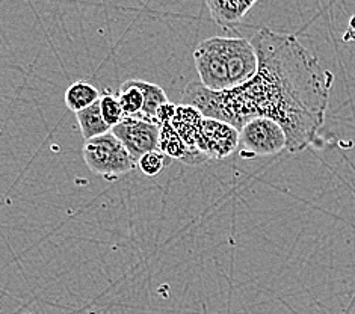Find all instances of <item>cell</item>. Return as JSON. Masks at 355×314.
<instances>
[{"label":"cell","mask_w":355,"mask_h":314,"mask_svg":"<svg viewBox=\"0 0 355 314\" xmlns=\"http://www.w3.org/2000/svg\"><path fill=\"white\" fill-rule=\"evenodd\" d=\"M101 114H103V118L106 124L114 129L115 125L120 124L124 120V110L121 106V101L118 98V96L111 94V92H106V94L101 96Z\"/></svg>","instance_id":"13"},{"label":"cell","mask_w":355,"mask_h":314,"mask_svg":"<svg viewBox=\"0 0 355 314\" xmlns=\"http://www.w3.org/2000/svg\"><path fill=\"white\" fill-rule=\"evenodd\" d=\"M202 120H205V115H202L197 107L189 106V105H177L175 114L171 120L173 127L175 129V132L179 133V137L183 139L184 146L191 151L198 152V155H202V152L196 150L193 142H196V134L198 132V127Z\"/></svg>","instance_id":"9"},{"label":"cell","mask_w":355,"mask_h":314,"mask_svg":"<svg viewBox=\"0 0 355 314\" xmlns=\"http://www.w3.org/2000/svg\"><path fill=\"white\" fill-rule=\"evenodd\" d=\"M250 41L259 58L254 79L225 92L191 82L183 91V105L239 132L254 118H270L283 127L287 151L306 150L325 121L333 76L291 33L261 28Z\"/></svg>","instance_id":"1"},{"label":"cell","mask_w":355,"mask_h":314,"mask_svg":"<svg viewBox=\"0 0 355 314\" xmlns=\"http://www.w3.org/2000/svg\"><path fill=\"white\" fill-rule=\"evenodd\" d=\"M177 105L168 103L160 107L157 114V120L160 124V146L159 150L166 155L170 159L182 160V162L188 165H201L207 162V157L198 155V152L191 151L188 147L184 146L183 139L179 137V133L171 124L173 116L175 114Z\"/></svg>","instance_id":"7"},{"label":"cell","mask_w":355,"mask_h":314,"mask_svg":"<svg viewBox=\"0 0 355 314\" xmlns=\"http://www.w3.org/2000/svg\"><path fill=\"white\" fill-rule=\"evenodd\" d=\"M239 133V152L243 157L275 156L287 147L283 127L270 118H254Z\"/></svg>","instance_id":"4"},{"label":"cell","mask_w":355,"mask_h":314,"mask_svg":"<svg viewBox=\"0 0 355 314\" xmlns=\"http://www.w3.org/2000/svg\"><path fill=\"white\" fill-rule=\"evenodd\" d=\"M101 98L98 89L88 82H74L65 92V105L71 112H80V110L92 106Z\"/></svg>","instance_id":"12"},{"label":"cell","mask_w":355,"mask_h":314,"mask_svg":"<svg viewBox=\"0 0 355 314\" xmlns=\"http://www.w3.org/2000/svg\"><path fill=\"white\" fill-rule=\"evenodd\" d=\"M239 130L224 121L207 118L201 121L193 147L209 160H223L239 150Z\"/></svg>","instance_id":"5"},{"label":"cell","mask_w":355,"mask_h":314,"mask_svg":"<svg viewBox=\"0 0 355 314\" xmlns=\"http://www.w3.org/2000/svg\"><path fill=\"white\" fill-rule=\"evenodd\" d=\"M170 162H171L170 157L164 155L160 150H156V151L147 152L146 156H142L139 159L138 166L142 174H146L147 177H156L162 173L168 165H170Z\"/></svg>","instance_id":"14"},{"label":"cell","mask_w":355,"mask_h":314,"mask_svg":"<svg viewBox=\"0 0 355 314\" xmlns=\"http://www.w3.org/2000/svg\"><path fill=\"white\" fill-rule=\"evenodd\" d=\"M200 83L209 91L225 92L243 87L259 71V58L251 41L212 37L193 50Z\"/></svg>","instance_id":"2"},{"label":"cell","mask_w":355,"mask_h":314,"mask_svg":"<svg viewBox=\"0 0 355 314\" xmlns=\"http://www.w3.org/2000/svg\"><path fill=\"white\" fill-rule=\"evenodd\" d=\"M82 152L89 171L107 182H114L138 166L137 160L112 132L87 141Z\"/></svg>","instance_id":"3"},{"label":"cell","mask_w":355,"mask_h":314,"mask_svg":"<svg viewBox=\"0 0 355 314\" xmlns=\"http://www.w3.org/2000/svg\"><path fill=\"white\" fill-rule=\"evenodd\" d=\"M256 0H206V6L219 28L232 30L250 12Z\"/></svg>","instance_id":"8"},{"label":"cell","mask_w":355,"mask_h":314,"mask_svg":"<svg viewBox=\"0 0 355 314\" xmlns=\"http://www.w3.org/2000/svg\"><path fill=\"white\" fill-rule=\"evenodd\" d=\"M112 133L123 142V146L139 162L147 152L159 150L160 146V124L138 120V118H124L115 125Z\"/></svg>","instance_id":"6"},{"label":"cell","mask_w":355,"mask_h":314,"mask_svg":"<svg viewBox=\"0 0 355 314\" xmlns=\"http://www.w3.org/2000/svg\"><path fill=\"white\" fill-rule=\"evenodd\" d=\"M118 98L121 101L124 116L138 118L139 120L144 105H146V96H144L141 80L132 79L124 82L120 87V91H118Z\"/></svg>","instance_id":"11"},{"label":"cell","mask_w":355,"mask_h":314,"mask_svg":"<svg viewBox=\"0 0 355 314\" xmlns=\"http://www.w3.org/2000/svg\"><path fill=\"white\" fill-rule=\"evenodd\" d=\"M78 118V124L82 133V138L85 141H91L94 138L101 137V134H106L112 132L111 127H109L105 121L103 114H101V101H96L94 105L80 110V112L76 114Z\"/></svg>","instance_id":"10"}]
</instances>
